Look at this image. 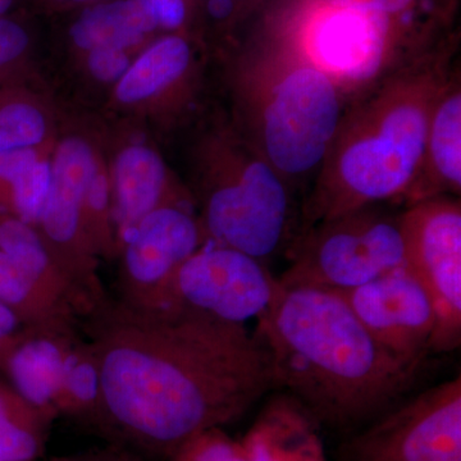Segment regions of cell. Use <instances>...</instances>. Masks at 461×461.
Returning <instances> with one entry per match:
<instances>
[{
	"mask_svg": "<svg viewBox=\"0 0 461 461\" xmlns=\"http://www.w3.org/2000/svg\"><path fill=\"white\" fill-rule=\"evenodd\" d=\"M83 318L102 386L99 429L135 453L168 459L272 390L268 353L244 324L120 297Z\"/></svg>",
	"mask_w": 461,
	"mask_h": 461,
	"instance_id": "6da1fadb",
	"label": "cell"
},
{
	"mask_svg": "<svg viewBox=\"0 0 461 461\" xmlns=\"http://www.w3.org/2000/svg\"><path fill=\"white\" fill-rule=\"evenodd\" d=\"M285 390L320 426L353 429L402 402L420 366L379 345L341 294L278 284L256 330Z\"/></svg>",
	"mask_w": 461,
	"mask_h": 461,
	"instance_id": "7a4b0ae2",
	"label": "cell"
},
{
	"mask_svg": "<svg viewBox=\"0 0 461 461\" xmlns=\"http://www.w3.org/2000/svg\"><path fill=\"white\" fill-rule=\"evenodd\" d=\"M448 74L436 65L403 67L346 108L297 235L366 206L406 204L423 166L430 109Z\"/></svg>",
	"mask_w": 461,
	"mask_h": 461,
	"instance_id": "3957f363",
	"label": "cell"
},
{
	"mask_svg": "<svg viewBox=\"0 0 461 461\" xmlns=\"http://www.w3.org/2000/svg\"><path fill=\"white\" fill-rule=\"evenodd\" d=\"M230 120L290 189L318 175L346 111L329 76L290 57L230 68Z\"/></svg>",
	"mask_w": 461,
	"mask_h": 461,
	"instance_id": "277c9868",
	"label": "cell"
},
{
	"mask_svg": "<svg viewBox=\"0 0 461 461\" xmlns=\"http://www.w3.org/2000/svg\"><path fill=\"white\" fill-rule=\"evenodd\" d=\"M191 162L206 242L263 263L288 248L297 232L293 191L232 121L205 127Z\"/></svg>",
	"mask_w": 461,
	"mask_h": 461,
	"instance_id": "5b68a950",
	"label": "cell"
},
{
	"mask_svg": "<svg viewBox=\"0 0 461 461\" xmlns=\"http://www.w3.org/2000/svg\"><path fill=\"white\" fill-rule=\"evenodd\" d=\"M281 286L336 293L363 286L406 264L402 214L378 204L321 221L291 241Z\"/></svg>",
	"mask_w": 461,
	"mask_h": 461,
	"instance_id": "8992f818",
	"label": "cell"
},
{
	"mask_svg": "<svg viewBox=\"0 0 461 461\" xmlns=\"http://www.w3.org/2000/svg\"><path fill=\"white\" fill-rule=\"evenodd\" d=\"M102 139L89 130L75 129L56 139L51 154L50 189L39 230L45 245L93 309L105 299L99 280V260L85 238L83 212Z\"/></svg>",
	"mask_w": 461,
	"mask_h": 461,
	"instance_id": "52a82bcc",
	"label": "cell"
},
{
	"mask_svg": "<svg viewBox=\"0 0 461 461\" xmlns=\"http://www.w3.org/2000/svg\"><path fill=\"white\" fill-rule=\"evenodd\" d=\"M342 461H461L460 375L399 402L366 424Z\"/></svg>",
	"mask_w": 461,
	"mask_h": 461,
	"instance_id": "ba28073f",
	"label": "cell"
},
{
	"mask_svg": "<svg viewBox=\"0 0 461 461\" xmlns=\"http://www.w3.org/2000/svg\"><path fill=\"white\" fill-rule=\"evenodd\" d=\"M406 266L426 288L436 313L430 353H450L461 342V205L436 196L402 213Z\"/></svg>",
	"mask_w": 461,
	"mask_h": 461,
	"instance_id": "9c48e42d",
	"label": "cell"
},
{
	"mask_svg": "<svg viewBox=\"0 0 461 461\" xmlns=\"http://www.w3.org/2000/svg\"><path fill=\"white\" fill-rule=\"evenodd\" d=\"M278 290L266 263L206 242L178 267L153 305H175L230 323L259 318Z\"/></svg>",
	"mask_w": 461,
	"mask_h": 461,
	"instance_id": "30bf717a",
	"label": "cell"
},
{
	"mask_svg": "<svg viewBox=\"0 0 461 461\" xmlns=\"http://www.w3.org/2000/svg\"><path fill=\"white\" fill-rule=\"evenodd\" d=\"M390 16L369 2L333 8L315 21L300 56L339 87L346 108L388 76Z\"/></svg>",
	"mask_w": 461,
	"mask_h": 461,
	"instance_id": "8fae6325",
	"label": "cell"
},
{
	"mask_svg": "<svg viewBox=\"0 0 461 461\" xmlns=\"http://www.w3.org/2000/svg\"><path fill=\"white\" fill-rule=\"evenodd\" d=\"M199 71L186 38L176 32L158 36L114 85L109 105L136 122L175 126L193 107Z\"/></svg>",
	"mask_w": 461,
	"mask_h": 461,
	"instance_id": "7c38bea8",
	"label": "cell"
},
{
	"mask_svg": "<svg viewBox=\"0 0 461 461\" xmlns=\"http://www.w3.org/2000/svg\"><path fill=\"white\" fill-rule=\"evenodd\" d=\"M204 244V230L193 203L154 209L121 239L120 299L156 304L173 273Z\"/></svg>",
	"mask_w": 461,
	"mask_h": 461,
	"instance_id": "4fadbf2b",
	"label": "cell"
},
{
	"mask_svg": "<svg viewBox=\"0 0 461 461\" xmlns=\"http://www.w3.org/2000/svg\"><path fill=\"white\" fill-rule=\"evenodd\" d=\"M341 296L372 338L402 362L421 366L436 329L432 300L406 264Z\"/></svg>",
	"mask_w": 461,
	"mask_h": 461,
	"instance_id": "5bb4252c",
	"label": "cell"
},
{
	"mask_svg": "<svg viewBox=\"0 0 461 461\" xmlns=\"http://www.w3.org/2000/svg\"><path fill=\"white\" fill-rule=\"evenodd\" d=\"M118 241L154 209L193 203L176 181L153 142L136 132L121 133L107 157Z\"/></svg>",
	"mask_w": 461,
	"mask_h": 461,
	"instance_id": "9a60e30c",
	"label": "cell"
},
{
	"mask_svg": "<svg viewBox=\"0 0 461 461\" xmlns=\"http://www.w3.org/2000/svg\"><path fill=\"white\" fill-rule=\"evenodd\" d=\"M77 323L23 327L0 357V373L30 405L51 420L59 415L67 357Z\"/></svg>",
	"mask_w": 461,
	"mask_h": 461,
	"instance_id": "2e32d148",
	"label": "cell"
},
{
	"mask_svg": "<svg viewBox=\"0 0 461 461\" xmlns=\"http://www.w3.org/2000/svg\"><path fill=\"white\" fill-rule=\"evenodd\" d=\"M72 14L66 32L72 58L99 48L140 53L163 27L153 0H108Z\"/></svg>",
	"mask_w": 461,
	"mask_h": 461,
	"instance_id": "e0dca14e",
	"label": "cell"
},
{
	"mask_svg": "<svg viewBox=\"0 0 461 461\" xmlns=\"http://www.w3.org/2000/svg\"><path fill=\"white\" fill-rule=\"evenodd\" d=\"M460 191L461 83L460 72L455 69L430 109L423 166L405 205L448 194L459 196Z\"/></svg>",
	"mask_w": 461,
	"mask_h": 461,
	"instance_id": "ac0fdd59",
	"label": "cell"
},
{
	"mask_svg": "<svg viewBox=\"0 0 461 461\" xmlns=\"http://www.w3.org/2000/svg\"><path fill=\"white\" fill-rule=\"evenodd\" d=\"M241 442L250 461H327L320 424L287 395L264 406Z\"/></svg>",
	"mask_w": 461,
	"mask_h": 461,
	"instance_id": "d6986e66",
	"label": "cell"
},
{
	"mask_svg": "<svg viewBox=\"0 0 461 461\" xmlns=\"http://www.w3.org/2000/svg\"><path fill=\"white\" fill-rule=\"evenodd\" d=\"M0 250L78 317L89 313L90 305L60 268L41 233L32 224L12 215L0 214Z\"/></svg>",
	"mask_w": 461,
	"mask_h": 461,
	"instance_id": "ffe728a7",
	"label": "cell"
},
{
	"mask_svg": "<svg viewBox=\"0 0 461 461\" xmlns=\"http://www.w3.org/2000/svg\"><path fill=\"white\" fill-rule=\"evenodd\" d=\"M56 138L53 109L44 96L18 83L0 86V154Z\"/></svg>",
	"mask_w": 461,
	"mask_h": 461,
	"instance_id": "44dd1931",
	"label": "cell"
},
{
	"mask_svg": "<svg viewBox=\"0 0 461 461\" xmlns=\"http://www.w3.org/2000/svg\"><path fill=\"white\" fill-rule=\"evenodd\" d=\"M51 421L0 375V461H33L41 457Z\"/></svg>",
	"mask_w": 461,
	"mask_h": 461,
	"instance_id": "7402d4cb",
	"label": "cell"
},
{
	"mask_svg": "<svg viewBox=\"0 0 461 461\" xmlns=\"http://www.w3.org/2000/svg\"><path fill=\"white\" fill-rule=\"evenodd\" d=\"M0 302L11 309L25 327L77 323L80 318L71 308L50 295L2 250Z\"/></svg>",
	"mask_w": 461,
	"mask_h": 461,
	"instance_id": "603a6c76",
	"label": "cell"
},
{
	"mask_svg": "<svg viewBox=\"0 0 461 461\" xmlns=\"http://www.w3.org/2000/svg\"><path fill=\"white\" fill-rule=\"evenodd\" d=\"M59 415H68L99 427L102 386L98 363L86 339H76L67 357L59 396Z\"/></svg>",
	"mask_w": 461,
	"mask_h": 461,
	"instance_id": "cb8c5ba5",
	"label": "cell"
},
{
	"mask_svg": "<svg viewBox=\"0 0 461 461\" xmlns=\"http://www.w3.org/2000/svg\"><path fill=\"white\" fill-rule=\"evenodd\" d=\"M83 226L85 238L96 259L112 260L118 256L120 241L114 223L111 178L104 145L96 157L85 193Z\"/></svg>",
	"mask_w": 461,
	"mask_h": 461,
	"instance_id": "d4e9b609",
	"label": "cell"
},
{
	"mask_svg": "<svg viewBox=\"0 0 461 461\" xmlns=\"http://www.w3.org/2000/svg\"><path fill=\"white\" fill-rule=\"evenodd\" d=\"M54 148V147H53ZM53 149L39 158L12 187L5 214L38 226L50 189Z\"/></svg>",
	"mask_w": 461,
	"mask_h": 461,
	"instance_id": "484cf974",
	"label": "cell"
},
{
	"mask_svg": "<svg viewBox=\"0 0 461 461\" xmlns=\"http://www.w3.org/2000/svg\"><path fill=\"white\" fill-rule=\"evenodd\" d=\"M35 50L32 30L14 14L0 16V86L18 83Z\"/></svg>",
	"mask_w": 461,
	"mask_h": 461,
	"instance_id": "4316f807",
	"label": "cell"
},
{
	"mask_svg": "<svg viewBox=\"0 0 461 461\" xmlns=\"http://www.w3.org/2000/svg\"><path fill=\"white\" fill-rule=\"evenodd\" d=\"M169 461H250L241 441L222 429H206L173 451Z\"/></svg>",
	"mask_w": 461,
	"mask_h": 461,
	"instance_id": "83f0119b",
	"label": "cell"
},
{
	"mask_svg": "<svg viewBox=\"0 0 461 461\" xmlns=\"http://www.w3.org/2000/svg\"><path fill=\"white\" fill-rule=\"evenodd\" d=\"M138 54L118 48H99L74 57L72 60L83 71L87 81L98 86L111 87L112 90L126 74Z\"/></svg>",
	"mask_w": 461,
	"mask_h": 461,
	"instance_id": "f1b7e54d",
	"label": "cell"
},
{
	"mask_svg": "<svg viewBox=\"0 0 461 461\" xmlns=\"http://www.w3.org/2000/svg\"><path fill=\"white\" fill-rule=\"evenodd\" d=\"M135 451L123 446L103 448V450L85 451V453L54 457L51 461H142Z\"/></svg>",
	"mask_w": 461,
	"mask_h": 461,
	"instance_id": "f546056e",
	"label": "cell"
},
{
	"mask_svg": "<svg viewBox=\"0 0 461 461\" xmlns=\"http://www.w3.org/2000/svg\"><path fill=\"white\" fill-rule=\"evenodd\" d=\"M108 0H32V7L41 14H74L80 9Z\"/></svg>",
	"mask_w": 461,
	"mask_h": 461,
	"instance_id": "4dcf8cb0",
	"label": "cell"
},
{
	"mask_svg": "<svg viewBox=\"0 0 461 461\" xmlns=\"http://www.w3.org/2000/svg\"><path fill=\"white\" fill-rule=\"evenodd\" d=\"M23 327L17 315L0 302V357Z\"/></svg>",
	"mask_w": 461,
	"mask_h": 461,
	"instance_id": "1f68e13d",
	"label": "cell"
},
{
	"mask_svg": "<svg viewBox=\"0 0 461 461\" xmlns=\"http://www.w3.org/2000/svg\"><path fill=\"white\" fill-rule=\"evenodd\" d=\"M355 2L372 3L375 7L384 11L388 16H391V14H400V12H402V14L411 12L406 11V8L411 5L412 0H355Z\"/></svg>",
	"mask_w": 461,
	"mask_h": 461,
	"instance_id": "d6a6232c",
	"label": "cell"
},
{
	"mask_svg": "<svg viewBox=\"0 0 461 461\" xmlns=\"http://www.w3.org/2000/svg\"><path fill=\"white\" fill-rule=\"evenodd\" d=\"M235 9V0H208V12L215 20H226Z\"/></svg>",
	"mask_w": 461,
	"mask_h": 461,
	"instance_id": "836d02e7",
	"label": "cell"
},
{
	"mask_svg": "<svg viewBox=\"0 0 461 461\" xmlns=\"http://www.w3.org/2000/svg\"><path fill=\"white\" fill-rule=\"evenodd\" d=\"M18 2L20 0H0V16L12 14V11L16 7Z\"/></svg>",
	"mask_w": 461,
	"mask_h": 461,
	"instance_id": "e575fe53",
	"label": "cell"
},
{
	"mask_svg": "<svg viewBox=\"0 0 461 461\" xmlns=\"http://www.w3.org/2000/svg\"><path fill=\"white\" fill-rule=\"evenodd\" d=\"M327 3L333 8L346 7V5H351L355 0H326Z\"/></svg>",
	"mask_w": 461,
	"mask_h": 461,
	"instance_id": "d590c367",
	"label": "cell"
}]
</instances>
